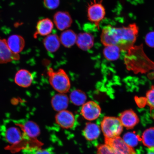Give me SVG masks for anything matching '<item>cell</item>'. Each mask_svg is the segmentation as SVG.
<instances>
[{"mask_svg":"<svg viewBox=\"0 0 154 154\" xmlns=\"http://www.w3.org/2000/svg\"><path fill=\"white\" fill-rule=\"evenodd\" d=\"M138 32L135 24L120 28L107 26L102 30L101 41L105 46H116L121 51H129L134 47Z\"/></svg>","mask_w":154,"mask_h":154,"instance_id":"6da1fadb","label":"cell"},{"mask_svg":"<svg viewBox=\"0 0 154 154\" xmlns=\"http://www.w3.org/2000/svg\"><path fill=\"white\" fill-rule=\"evenodd\" d=\"M50 84L56 91L59 93L65 94L69 91L71 87L70 79L68 75L63 69L54 71L49 67L48 69Z\"/></svg>","mask_w":154,"mask_h":154,"instance_id":"7a4b0ae2","label":"cell"},{"mask_svg":"<svg viewBox=\"0 0 154 154\" xmlns=\"http://www.w3.org/2000/svg\"><path fill=\"white\" fill-rule=\"evenodd\" d=\"M101 126L105 138H112L119 136L123 130V126L120 119L116 117H104Z\"/></svg>","mask_w":154,"mask_h":154,"instance_id":"3957f363","label":"cell"},{"mask_svg":"<svg viewBox=\"0 0 154 154\" xmlns=\"http://www.w3.org/2000/svg\"><path fill=\"white\" fill-rule=\"evenodd\" d=\"M102 1L93 0L88 4L87 8L88 20L94 23L98 29L99 28L100 23L104 18L106 15Z\"/></svg>","mask_w":154,"mask_h":154,"instance_id":"277c9868","label":"cell"},{"mask_svg":"<svg viewBox=\"0 0 154 154\" xmlns=\"http://www.w3.org/2000/svg\"><path fill=\"white\" fill-rule=\"evenodd\" d=\"M105 144L116 154H136L133 148L128 145L120 137L105 138Z\"/></svg>","mask_w":154,"mask_h":154,"instance_id":"5b68a950","label":"cell"},{"mask_svg":"<svg viewBox=\"0 0 154 154\" xmlns=\"http://www.w3.org/2000/svg\"><path fill=\"white\" fill-rule=\"evenodd\" d=\"M101 109L97 103L90 101L86 102L82 105L81 113L86 120L93 121L96 120L101 115Z\"/></svg>","mask_w":154,"mask_h":154,"instance_id":"8992f818","label":"cell"},{"mask_svg":"<svg viewBox=\"0 0 154 154\" xmlns=\"http://www.w3.org/2000/svg\"><path fill=\"white\" fill-rule=\"evenodd\" d=\"M24 132L27 139L32 142L38 141L36 137L40 134V129L37 124L32 121H29L25 123H17Z\"/></svg>","mask_w":154,"mask_h":154,"instance_id":"52a82bcc","label":"cell"},{"mask_svg":"<svg viewBox=\"0 0 154 154\" xmlns=\"http://www.w3.org/2000/svg\"><path fill=\"white\" fill-rule=\"evenodd\" d=\"M20 59L19 54L13 53L9 49L7 40L0 38V64L18 60Z\"/></svg>","mask_w":154,"mask_h":154,"instance_id":"ba28073f","label":"cell"},{"mask_svg":"<svg viewBox=\"0 0 154 154\" xmlns=\"http://www.w3.org/2000/svg\"><path fill=\"white\" fill-rule=\"evenodd\" d=\"M55 118L56 122L63 128H72L74 127L75 122L73 113L66 109L58 112Z\"/></svg>","mask_w":154,"mask_h":154,"instance_id":"9c48e42d","label":"cell"},{"mask_svg":"<svg viewBox=\"0 0 154 154\" xmlns=\"http://www.w3.org/2000/svg\"><path fill=\"white\" fill-rule=\"evenodd\" d=\"M119 119L123 126L128 130L133 128L140 121L137 115L132 109H128L121 113Z\"/></svg>","mask_w":154,"mask_h":154,"instance_id":"30bf717a","label":"cell"},{"mask_svg":"<svg viewBox=\"0 0 154 154\" xmlns=\"http://www.w3.org/2000/svg\"><path fill=\"white\" fill-rule=\"evenodd\" d=\"M54 21L57 28L63 31L69 28L72 25V20L70 15L66 11H58L54 16Z\"/></svg>","mask_w":154,"mask_h":154,"instance_id":"8fae6325","label":"cell"},{"mask_svg":"<svg viewBox=\"0 0 154 154\" xmlns=\"http://www.w3.org/2000/svg\"><path fill=\"white\" fill-rule=\"evenodd\" d=\"M14 82L17 85L23 88L30 87L33 81V76L29 71L25 69H21L15 74Z\"/></svg>","mask_w":154,"mask_h":154,"instance_id":"7c38bea8","label":"cell"},{"mask_svg":"<svg viewBox=\"0 0 154 154\" xmlns=\"http://www.w3.org/2000/svg\"><path fill=\"white\" fill-rule=\"evenodd\" d=\"M7 43L9 49L13 53L17 54L22 52L25 46V41L22 36L13 34L8 38Z\"/></svg>","mask_w":154,"mask_h":154,"instance_id":"4fadbf2b","label":"cell"},{"mask_svg":"<svg viewBox=\"0 0 154 154\" xmlns=\"http://www.w3.org/2000/svg\"><path fill=\"white\" fill-rule=\"evenodd\" d=\"M69 98L65 94L59 93L54 95L51 100L52 107L57 112L65 110L68 107Z\"/></svg>","mask_w":154,"mask_h":154,"instance_id":"5bb4252c","label":"cell"},{"mask_svg":"<svg viewBox=\"0 0 154 154\" xmlns=\"http://www.w3.org/2000/svg\"><path fill=\"white\" fill-rule=\"evenodd\" d=\"M94 38L91 34L82 32L77 36L76 43L78 47L83 51H87L93 47Z\"/></svg>","mask_w":154,"mask_h":154,"instance_id":"9a60e30c","label":"cell"},{"mask_svg":"<svg viewBox=\"0 0 154 154\" xmlns=\"http://www.w3.org/2000/svg\"><path fill=\"white\" fill-rule=\"evenodd\" d=\"M54 27L52 21L46 18L38 21L36 26V31L35 35L47 36L52 32Z\"/></svg>","mask_w":154,"mask_h":154,"instance_id":"2e32d148","label":"cell"},{"mask_svg":"<svg viewBox=\"0 0 154 154\" xmlns=\"http://www.w3.org/2000/svg\"><path fill=\"white\" fill-rule=\"evenodd\" d=\"M43 44L45 49L50 53L57 51L60 47V38L57 34H50L43 40Z\"/></svg>","mask_w":154,"mask_h":154,"instance_id":"e0dca14e","label":"cell"},{"mask_svg":"<svg viewBox=\"0 0 154 154\" xmlns=\"http://www.w3.org/2000/svg\"><path fill=\"white\" fill-rule=\"evenodd\" d=\"M100 132L99 127L97 125L88 122L83 131V134L86 140L91 141L99 137Z\"/></svg>","mask_w":154,"mask_h":154,"instance_id":"ac0fdd59","label":"cell"},{"mask_svg":"<svg viewBox=\"0 0 154 154\" xmlns=\"http://www.w3.org/2000/svg\"><path fill=\"white\" fill-rule=\"evenodd\" d=\"M77 36L72 30H67L61 34L60 40V43L65 47L70 48L76 43Z\"/></svg>","mask_w":154,"mask_h":154,"instance_id":"d6986e66","label":"cell"},{"mask_svg":"<svg viewBox=\"0 0 154 154\" xmlns=\"http://www.w3.org/2000/svg\"><path fill=\"white\" fill-rule=\"evenodd\" d=\"M120 48L115 45L105 46L103 50V53L106 59L109 61L117 60L120 57Z\"/></svg>","mask_w":154,"mask_h":154,"instance_id":"ffe728a7","label":"cell"},{"mask_svg":"<svg viewBox=\"0 0 154 154\" xmlns=\"http://www.w3.org/2000/svg\"><path fill=\"white\" fill-rule=\"evenodd\" d=\"M70 99L72 103L75 105H82L87 100L86 94L81 90L76 89L73 90L70 94Z\"/></svg>","mask_w":154,"mask_h":154,"instance_id":"44dd1931","label":"cell"},{"mask_svg":"<svg viewBox=\"0 0 154 154\" xmlns=\"http://www.w3.org/2000/svg\"><path fill=\"white\" fill-rule=\"evenodd\" d=\"M144 145L149 148H154V127L146 129L142 136Z\"/></svg>","mask_w":154,"mask_h":154,"instance_id":"7402d4cb","label":"cell"},{"mask_svg":"<svg viewBox=\"0 0 154 154\" xmlns=\"http://www.w3.org/2000/svg\"><path fill=\"white\" fill-rule=\"evenodd\" d=\"M145 100H143L144 105L149 107L150 114L154 120V85L152 86L146 94Z\"/></svg>","mask_w":154,"mask_h":154,"instance_id":"603a6c76","label":"cell"},{"mask_svg":"<svg viewBox=\"0 0 154 154\" xmlns=\"http://www.w3.org/2000/svg\"><path fill=\"white\" fill-rule=\"evenodd\" d=\"M123 140L129 146L133 148L137 146L138 142L141 141V138L135 132H128L123 136Z\"/></svg>","mask_w":154,"mask_h":154,"instance_id":"cb8c5ba5","label":"cell"},{"mask_svg":"<svg viewBox=\"0 0 154 154\" xmlns=\"http://www.w3.org/2000/svg\"><path fill=\"white\" fill-rule=\"evenodd\" d=\"M44 4L47 8L54 9L59 7L60 0H44Z\"/></svg>","mask_w":154,"mask_h":154,"instance_id":"d4e9b609","label":"cell"},{"mask_svg":"<svg viewBox=\"0 0 154 154\" xmlns=\"http://www.w3.org/2000/svg\"><path fill=\"white\" fill-rule=\"evenodd\" d=\"M97 154H116L106 144H100L98 146Z\"/></svg>","mask_w":154,"mask_h":154,"instance_id":"484cf974","label":"cell"},{"mask_svg":"<svg viewBox=\"0 0 154 154\" xmlns=\"http://www.w3.org/2000/svg\"><path fill=\"white\" fill-rule=\"evenodd\" d=\"M145 42L149 47L154 48V32H150L146 35Z\"/></svg>","mask_w":154,"mask_h":154,"instance_id":"4316f807","label":"cell"},{"mask_svg":"<svg viewBox=\"0 0 154 154\" xmlns=\"http://www.w3.org/2000/svg\"><path fill=\"white\" fill-rule=\"evenodd\" d=\"M34 154H53V152L51 149H42L40 148L34 150Z\"/></svg>","mask_w":154,"mask_h":154,"instance_id":"83f0119b","label":"cell"},{"mask_svg":"<svg viewBox=\"0 0 154 154\" xmlns=\"http://www.w3.org/2000/svg\"><path fill=\"white\" fill-rule=\"evenodd\" d=\"M147 154H154V148H149Z\"/></svg>","mask_w":154,"mask_h":154,"instance_id":"f1b7e54d","label":"cell"},{"mask_svg":"<svg viewBox=\"0 0 154 154\" xmlns=\"http://www.w3.org/2000/svg\"><path fill=\"white\" fill-rule=\"evenodd\" d=\"M150 75L151 76H149V77H151V79H154V70L153 72L151 73V74Z\"/></svg>","mask_w":154,"mask_h":154,"instance_id":"f546056e","label":"cell"}]
</instances>
